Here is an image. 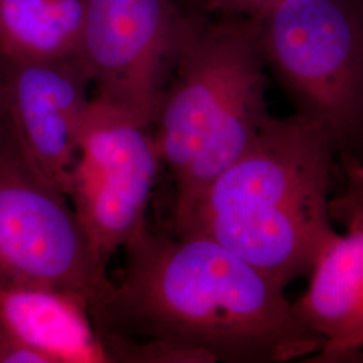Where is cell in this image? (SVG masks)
Segmentation results:
<instances>
[{"label":"cell","mask_w":363,"mask_h":363,"mask_svg":"<svg viewBox=\"0 0 363 363\" xmlns=\"http://www.w3.org/2000/svg\"><path fill=\"white\" fill-rule=\"evenodd\" d=\"M124 250V271L89 303L105 335L152 346L162 363L310 362L323 349L286 286L208 235L148 229Z\"/></svg>","instance_id":"cell-1"},{"label":"cell","mask_w":363,"mask_h":363,"mask_svg":"<svg viewBox=\"0 0 363 363\" xmlns=\"http://www.w3.org/2000/svg\"><path fill=\"white\" fill-rule=\"evenodd\" d=\"M333 148L310 117H271L169 233L208 235L286 288L310 274L337 234L328 201Z\"/></svg>","instance_id":"cell-2"},{"label":"cell","mask_w":363,"mask_h":363,"mask_svg":"<svg viewBox=\"0 0 363 363\" xmlns=\"http://www.w3.org/2000/svg\"><path fill=\"white\" fill-rule=\"evenodd\" d=\"M259 27L190 28L182 43L154 133L172 181L169 232L257 138L271 118Z\"/></svg>","instance_id":"cell-3"},{"label":"cell","mask_w":363,"mask_h":363,"mask_svg":"<svg viewBox=\"0 0 363 363\" xmlns=\"http://www.w3.org/2000/svg\"><path fill=\"white\" fill-rule=\"evenodd\" d=\"M265 62L335 145L363 132V21L345 0H284L262 19Z\"/></svg>","instance_id":"cell-4"},{"label":"cell","mask_w":363,"mask_h":363,"mask_svg":"<svg viewBox=\"0 0 363 363\" xmlns=\"http://www.w3.org/2000/svg\"><path fill=\"white\" fill-rule=\"evenodd\" d=\"M160 169L148 127L91 97L66 196L104 268L117 250L148 230L147 210Z\"/></svg>","instance_id":"cell-5"},{"label":"cell","mask_w":363,"mask_h":363,"mask_svg":"<svg viewBox=\"0 0 363 363\" xmlns=\"http://www.w3.org/2000/svg\"><path fill=\"white\" fill-rule=\"evenodd\" d=\"M190 28L167 0H85L77 60L94 97L150 128Z\"/></svg>","instance_id":"cell-6"},{"label":"cell","mask_w":363,"mask_h":363,"mask_svg":"<svg viewBox=\"0 0 363 363\" xmlns=\"http://www.w3.org/2000/svg\"><path fill=\"white\" fill-rule=\"evenodd\" d=\"M0 277L89 300L106 279L69 199L31 171L7 132L0 140Z\"/></svg>","instance_id":"cell-7"},{"label":"cell","mask_w":363,"mask_h":363,"mask_svg":"<svg viewBox=\"0 0 363 363\" xmlns=\"http://www.w3.org/2000/svg\"><path fill=\"white\" fill-rule=\"evenodd\" d=\"M0 60L6 132L31 171L66 196L82 120L91 100V79L77 57Z\"/></svg>","instance_id":"cell-8"},{"label":"cell","mask_w":363,"mask_h":363,"mask_svg":"<svg viewBox=\"0 0 363 363\" xmlns=\"http://www.w3.org/2000/svg\"><path fill=\"white\" fill-rule=\"evenodd\" d=\"M340 208L346 232L325 245L294 304L300 320L325 342L311 362H342L362 351L363 182Z\"/></svg>","instance_id":"cell-9"},{"label":"cell","mask_w":363,"mask_h":363,"mask_svg":"<svg viewBox=\"0 0 363 363\" xmlns=\"http://www.w3.org/2000/svg\"><path fill=\"white\" fill-rule=\"evenodd\" d=\"M89 303L72 291L0 277V325L42 363H116Z\"/></svg>","instance_id":"cell-10"},{"label":"cell","mask_w":363,"mask_h":363,"mask_svg":"<svg viewBox=\"0 0 363 363\" xmlns=\"http://www.w3.org/2000/svg\"><path fill=\"white\" fill-rule=\"evenodd\" d=\"M85 0H0V57L13 61L76 58Z\"/></svg>","instance_id":"cell-11"},{"label":"cell","mask_w":363,"mask_h":363,"mask_svg":"<svg viewBox=\"0 0 363 363\" xmlns=\"http://www.w3.org/2000/svg\"><path fill=\"white\" fill-rule=\"evenodd\" d=\"M211 6L233 13H247L259 21L267 18L284 0H208Z\"/></svg>","instance_id":"cell-12"},{"label":"cell","mask_w":363,"mask_h":363,"mask_svg":"<svg viewBox=\"0 0 363 363\" xmlns=\"http://www.w3.org/2000/svg\"><path fill=\"white\" fill-rule=\"evenodd\" d=\"M6 133L4 120H3V109H1V60H0V140Z\"/></svg>","instance_id":"cell-13"},{"label":"cell","mask_w":363,"mask_h":363,"mask_svg":"<svg viewBox=\"0 0 363 363\" xmlns=\"http://www.w3.org/2000/svg\"><path fill=\"white\" fill-rule=\"evenodd\" d=\"M361 355L363 357V346H362V351H361Z\"/></svg>","instance_id":"cell-14"}]
</instances>
